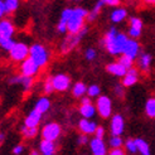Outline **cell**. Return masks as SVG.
<instances>
[{
    "label": "cell",
    "mask_w": 155,
    "mask_h": 155,
    "mask_svg": "<svg viewBox=\"0 0 155 155\" xmlns=\"http://www.w3.org/2000/svg\"><path fill=\"white\" fill-rule=\"evenodd\" d=\"M127 39L129 37L125 33H120L115 27H112L106 32L104 39L101 41V44L111 56H120L124 52Z\"/></svg>",
    "instance_id": "1"
},
{
    "label": "cell",
    "mask_w": 155,
    "mask_h": 155,
    "mask_svg": "<svg viewBox=\"0 0 155 155\" xmlns=\"http://www.w3.org/2000/svg\"><path fill=\"white\" fill-rule=\"evenodd\" d=\"M87 14H88V10L82 6L73 8L71 18L67 21V32L71 34L78 33L84 27V23H86V19H87Z\"/></svg>",
    "instance_id": "2"
},
{
    "label": "cell",
    "mask_w": 155,
    "mask_h": 155,
    "mask_svg": "<svg viewBox=\"0 0 155 155\" xmlns=\"http://www.w3.org/2000/svg\"><path fill=\"white\" fill-rule=\"evenodd\" d=\"M29 57L32 58L35 63L39 66V68L44 67L49 61V52L43 44L35 43L29 47Z\"/></svg>",
    "instance_id": "3"
},
{
    "label": "cell",
    "mask_w": 155,
    "mask_h": 155,
    "mask_svg": "<svg viewBox=\"0 0 155 155\" xmlns=\"http://www.w3.org/2000/svg\"><path fill=\"white\" fill-rule=\"evenodd\" d=\"M87 32H88V28L84 25L78 33H76V34H71V33H69L64 38V39H63L62 44H61V52L63 53V54H67V53L71 52L72 49H74L77 45L80 44L82 38L87 34Z\"/></svg>",
    "instance_id": "4"
},
{
    "label": "cell",
    "mask_w": 155,
    "mask_h": 155,
    "mask_svg": "<svg viewBox=\"0 0 155 155\" xmlns=\"http://www.w3.org/2000/svg\"><path fill=\"white\" fill-rule=\"evenodd\" d=\"M9 57L14 62H20L24 61L29 57V47L24 42H15L13 48L9 51Z\"/></svg>",
    "instance_id": "5"
},
{
    "label": "cell",
    "mask_w": 155,
    "mask_h": 155,
    "mask_svg": "<svg viewBox=\"0 0 155 155\" xmlns=\"http://www.w3.org/2000/svg\"><path fill=\"white\" fill-rule=\"evenodd\" d=\"M96 111L98 115L104 119H107L112 112V102L110 97L107 96H100L96 101Z\"/></svg>",
    "instance_id": "6"
},
{
    "label": "cell",
    "mask_w": 155,
    "mask_h": 155,
    "mask_svg": "<svg viewBox=\"0 0 155 155\" xmlns=\"http://www.w3.org/2000/svg\"><path fill=\"white\" fill-rule=\"evenodd\" d=\"M61 126L58 125V124L56 122H49L47 124L43 130H42V136L43 139H45V140H51V141H56L57 139L61 135Z\"/></svg>",
    "instance_id": "7"
},
{
    "label": "cell",
    "mask_w": 155,
    "mask_h": 155,
    "mask_svg": "<svg viewBox=\"0 0 155 155\" xmlns=\"http://www.w3.org/2000/svg\"><path fill=\"white\" fill-rule=\"evenodd\" d=\"M52 83L54 91L64 92L66 90H68L69 84H71V78L64 73H58L52 77Z\"/></svg>",
    "instance_id": "8"
},
{
    "label": "cell",
    "mask_w": 155,
    "mask_h": 155,
    "mask_svg": "<svg viewBox=\"0 0 155 155\" xmlns=\"http://www.w3.org/2000/svg\"><path fill=\"white\" fill-rule=\"evenodd\" d=\"M143 27H144V23L143 20L139 18V17H131L129 19V30H127V34L130 38H139L143 32Z\"/></svg>",
    "instance_id": "9"
},
{
    "label": "cell",
    "mask_w": 155,
    "mask_h": 155,
    "mask_svg": "<svg viewBox=\"0 0 155 155\" xmlns=\"http://www.w3.org/2000/svg\"><path fill=\"white\" fill-rule=\"evenodd\" d=\"M38 72H39V66H38L30 57H28L24 61L20 62V73L21 74L34 77Z\"/></svg>",
    "instance_id": "10"
},
{
    "label": "cell",
    "mask_w": 155,
    "mask_h": 155,
    "mask_svg": "<svg viewBox=\"0 0 155 155\" xmlns=\"http://www.w3.org/2000/svg\"><path fill=\"white\" fill-rule=\"evenodd\" d=\"M122 54L129 56L133 59L137 58V56L140 54V44H139V42L136 39H134V38L129 37V39H127V42L125 44V48H124Z\"/></svg>",
    "instance_id": "11"
},
{
    "label": "cell",
    "mask_w": 155,
    "mask_h": 155,
    "mask_svg": "<svg viewBox=\"0 0 155 155\" xmlns=\"http://www.w3.org/2000/svg\"><path fill=\"white\" fill-rule=\"evenodd\" d=\"M110 130H111V134L116 135V136H120L122 135L124 130H125V120L121 115H114L111 122H110Z\"/></svg>",
    "instance_id": "12"
},
{
    "label": "cell",
    "mask_w": 155,
    "mask_h": 155,
    "mask_svg": "<svg viewBox=\"0 0 155 155\" xmlns=\"http://www.w3.org/2000/svg\"><path fill=\"white\" fill-rule=\"evenodd\" d=\"M90 148H91V151L94 153V155H106L107 154L105 141L101 137L95 136L92 140H90Z\"/></svg>",
    "instance_id": "13"
},
{
    "label": "cell",
    "mask_w": 155,
    "mask_h": 155,
    "mask_svg": "<svg viewBox=\"0 0 155 155\" xmlns=\"http://www.w3.org/2000/svg\"><path fill=\"white\" fill-rule=\"evenodd\" d=\"M137 81H139V71L136 68L131 67L126 71L125 76L122 77V86L131 87V86H134V84H136Z\"/></svg>",
    "instance_id": "14"
},
{
    "label": "cell",
    "mask_w": 155,
    "mask_h": 155,
    "mask_svg": "<svg viewBox=\"0 0 155 155\" xmlns=\"http://www.w3.org/2000/svg\"><path fill=\"white\" fill-rule=\"evenodd\" d=\"M15 27L9 19H0V38H13Z\"/></svg>",
    "instance_id": "15"
},
{
    "label": "cell",
    "mask_w": 155,
    "mask_h": 155,
    "mask_svg": "<svg viewBox=\"0 0 155 155\" xmlns=\"http://www.w3.org/2000/svg\"><path fill=\"white\" fill-rule=\"evenodd\" d=\"M97 127V124L95 121H91L90 119L83 117L80 122H78V129L82 134H86V135H91V134H95V130Z\"/></svg>",
    "instance_id": "16"
},
{
    "label": "cell",
    "mask_w": 155,
    "mask_h": 155,
    "mask_svg": "<svg viewBox=\"0 0 155 155\" xmlns=\"http://www.w3.org/2000/svg\"><path fill=\"white\" fill-rule=\"evenodd\" d=\"M151 62H153V57L149 53H140L137 56V66L145 73L149 72V69L151 67Z\"/></svg>",
    "instance_id": "17"
},
{
    "label": "cell",
    "mask_w": 155,
    "mask_h": 155,
    "mask_svg": "<svg viewBox=\"0 0 155 155\" xmlns=\"http://www.w3.org/2000/svg\"><path fill=\"white\" fill-rule=\"evenodd\" d=\"M126 18H127V10L122 6H116V9H114L110 14V20L114 23V24L122 23Z\"/></svg>",
    "instance_id": "18"
},
{
    "label": "cell",
    "mask_w": 155,
    "mask_h": 155,
    "mask_svg": "<svg viewBox=\"0 0 155 155\" xmlns=\"http://www.w3.org/2000/svg\"><path fill=\"white\" fill-rule=\"evenodd\" d=\"M106 71H107L108 73L116 76V77H124V76H125V73H126V71H127V68H125V67H124V66L120 63V62L117 61V62H112V63H108V64L106 66Z\"/></svg>",
    "instance_id": "19"
},
{
    "label": "cell",
    "mask_w": 155,
    "mask_h": 155,
    "mask_svg": "<svg viewBox=\"0 0 155 155\" xmlns=\"http://www.w3.org/2000/svg\"><path fill=\"white\" fill-rule=\"evenodd\" d=\"M41 119H42V114L34 108V110H32L30 114L27 116V119L24 121V125L25 126H30V127L32 126H38L39 125V122H41Z\"/></svg>",
    "instance_id": "20"
},
{
    "label": "cell",
    "mask_w": 155,
    "mask_h": 155,
    "mask_svg": "<svg viewBox=\"0 0 155 155\" xmlns=\"http://www.w3.org/2000/svg\"><path fill=\"white\" fill-rule=\"evenodd\" d=\"M39 149H41L42 155H54V153H56V145H54V141L43 139L41 141Z\"/></svg>",
    "instance_id": "21"
},
{
    "label": "cell",
    "mask_w": 155,
    "mask_h": 155,
    "mask_svg": "<svg viewBox=\"0 0 155 155\" xmlns=\"http://www.w3.org/2000/svg\"><path fill=\"white\" fill-rule=\"evenodd\" d=\"M105 6V4H104V2L102 0H97V2L95 3V5H94V8H92V10L91 12H88V14H87V21H95L96 19H97V17H98V14L101 13V10H102V8Z\"/></svg>",
    "instance_id": "22"
},
{
    "label": "cell",
    "mask_w": 155,
    "mask_h": 155,
    "mask_svg": "<svg viewBox=\"0 0 155 155\" xmlns=\"http://www.w3.org/2000/svg\"><path fill=\"white\" fill-rule=\"evenodd\" d=\"M80 114L82 115V117L86 119H92L96 115V106L92 104H87V105H81L80 107Z\"/></svg>",
    "instance_id": "23"
},
{
    "label": "cell",
    "mask_w": 155,
    "mask_h": 155,
    "mask_svg": "<svg viewBox=\"0 0 155 155\" xmlns=\"http://www.w3.org/2000/svg\"><path fill=\"white\" fill-rule=\"evenodd\" d=\"M49 107H51V101H49V100H48L47 97H41V98L35 102V107H34V108L43 115L44 112H47V111L49 110Z\"/></svg>",
    "instance_id": "24"
},
{
    "label": "cell",
    "mask_w": 155,
    "mask_h": 155,
    "mask_svg": "<svg viewBox=\"0 0 155 155\" xmlns=\"http://www.w3.org/2000/svg\"><path fill=\"white\" fill-rule=\"evenodd\" d=\"M135 144H136L137 151L140 153L141 155H151V153H150V146H149L148 143L144 140V139H135Z\"/></svg>",
    "instance_id": "25"
},
{
    "label": "cell",
    "mask_w": 155,
    "mask_h": 155,
    "mask_svg": "<svg viewBox=\"0 0 155 155\" xmlns=\"http://www.w3.org/2000/svg\"><path fill=\"white\" fill-rule=\"evenodd\" d=\"M21 134L25 139H32V137H35L37 134H38V126H25L23 125L21 126Z\"/></svg>",
    "instance_id": "26"
},
{
    "label": "cell",
    "mask_w": 155,
    "mask_h": 155,
    "mask_svg": "<svg viewBox=\"0 0 155 155\" xmlns=\"http://www.w3.org/2000/svg\"><path fill=\"white\" fill-rule=\"evenodd\" d=\"M86 92H87V87L83 82H77L72 88V94L74 97H82Z\"/></svg>",
    "instance_id": "27"
},
{
    "label": "cell",
    "mask_w": 155,
    "mask_h": 155,
    "mask_svg": "<svg viewBox=\"0 0 155 155\" xmlns=\"http://www.w3.org/2000/svg\"><path fill=\"white\" fill-rule=\"evenodd\" d=\"M145 114L151 119H155V97L149 98L145 104Z\"/></svg>",
    "instance_id": "28"
},
{
    "label": "cell",
    "mask_w": 155,
    "mask_h": 155,
    "mask_svg": "<svg viewBox=\"0 0 155 155\" xmlns=\"http://www.w3.org/2000/svg\"><path fill=\"white\" fill-rule=\"evenodd\" d=\"M4 4H5V8H6V13L12 14V13H15L18 10L20 2L19 0H4Z\"/></svg>",
    "instance_id": "29"
},
{
    "label": "cell",
    "mask_w": 155,
    "mask_h": 155,
    "mask_svg": "<svg viewBox=\"0 0 155 155\" xmlns=\"http://www.w3.org/2000/svg\"><path fill=\"white\" fill-rule=\"evenodd\" d=\"M33 83H34V81H33V77H30V76H24V74H20V82H19V84H21L23 88H24V91H28V90L32 88Z\"/></svg>",
    "instance_id": "30"
},
{
    "label": "cell",
    "mask_w": 155,
    "mask_h": 155,
    "mask_svg": "<svg viewBox=\"0 0 155 155\" xmlns=\"http://www.w3.org/2000/svg\"><path fill=\"white\" fill-rule=\"evenodd\" d=\"M14 44H15V41L13 38H0V48L5 52H9Z\"/></svg>",
    "instance_id": "31"
},
{
    "label": "cell",
    "mask_w": 155,
    "mask_h": 155,
    "mask_svg": "<svg viewBox=\"0 0 155 155\" xmlns=\"http://www.w3.org/2000/svg\"><path fill=\"white\" fill-rule=\"evenodd\" d=\"M119 62L127 69L134 66V59L131 57H129V56H125V54H121L120 58H119Z\"/></svg>",
    "instance_id": "32"
},
{
    "label": "cell",
    "mask_w": 155,
    "mask_h": 155,
    "mask_svg": "<svg viewBox=\"0 0 155 155\" xmlns=\"http://www.w3.org/2000/svg\"><path fill=\"white\" fill-rule=\"evenodd\" d=\"M111 148H121L124 145V141L120 136H116V135H112V137L110 139V141H108Z\"/></svg>",
    "instance_id": "33"
},
{
    "label": "cell",
    "mask_w": 155,
    "mask_h": 155,
    "mask_svg": "<svg viewBox=\"0 0 155 155\" xmlns=\"http://www.w3.org/2000/svg\"><path fill=\"white\" fill-rule=\"evenodd\" d=\"M43 91H44V94H47V95L52 94V92L54 91L53 83H52V77H48V78L45 80V82H44V84H43Z\"/></svg>",
    "instance_id": "34"
},
{
    "label": "cell",
    "mask_w": 155,
    "mask_h": 155,
    "mask_svg": "<svg viewBox=\"0 0 155 155\" xmlns=\"http://www.w3.org/2000/svg\"><path fill=\"white\" fill-rule=\"evenodd\" d=\"M100 92H101V90H100V87L97 84H91V86L87 88V95L90 97H97L100 95Z\"/></svg>",
    "instance_id": "35"
},
{
    "label": "cell",
    "mask_w": 155,
    "mask_h": 155,
    "mask_svg": "<svg viewBox=\"0 0 155 155\" xmlns=\"http://www.w3.org/2000/svg\"><path fill=\"white\" fill-rule=\"evenodd\" d=\"M125 148L129 153L131 154H135L137 151V148H136V144H135V140H133V139H129V140H126L125 143Z\"/></svg>",
    "instance_id": "36"
},
{
    "label": "cell",
    "mask_w": 155,
    "mask_h": 155,
    "mask_svg": "<svg viewBox=\"0 0 155 155\" xmlns=\"http://www.w3.org/2000/svg\"><path fill=\"white\" fill-rule=\"evenodd\" d=\"M72 10H73V8H64L61 13V19L59 20H63V21L67 23L68 19L71 18V15H72Z\"/></svg>",
    "instance_id": "37"
},
{
    "label": "cell",
    "mask_w": 155,
    "mask_h": 155,
    "mask_svg": "<svg viewBox=\"0 0 155 155\" xmlns=\"http://www.w3.org/2000/svg\"><path fill=\"white\" fill-rule=\"evenodd\" d=\"M96 56H97V52L94 48H87L86 52H84V58H86L87 61H90V62L94 61L96 58Z\"/></svg>",
    "instance_id": "38"
},
{
    "label": "cell",
    "mask_w": 155,
    "mask_h": 155,
    "mask_svg": "<svg viewBox=\"0 0 155 155\" xmlns=\"http://www.w3.org/2000/svg\"><path fill=\"white\" fill-rule=\"evenodd\" d=\"M57 32L61 34H64L67 32V23L63 20H59L58 24H57Z\"/></svg>",
    "instance_id": "39"
},
{
    "label": "cell",
    "mask_w": 155,
    "mask_h": 155,
    "mask_svg": "<svg viewBox=\"0 0 155 155\" xmlns=\"http://www.w3.org/2000/svg\"><path fill=\"white\" fill-rule=\"evenodd\" d=\"M104 4L107 5V6H112V8H116L121 4L122 0H102Z\"/></svg>",
    "instance_id": "40"
},
{
    "label": "cell",
    "mask_w": 155,
    "mask_h": 155,
    "mask_svg": "<svg viewBox=\"0 0 155 155\" xmlns=\"http://www.w3.org/2000/svg\"><path fill=\"white\" fill-rule=\"evenodd\" d=\"M106 155H126L121 148H111V150L108 151Z\"/></svg>",
    "instance_id": "41"
},
{
    "label": "cell",
    "mask_w": 155,
    "mask_h": 155,
    "mask_svg": "<svg viewBox=\"0 0 155 155\" xmlns=\"http://www.w3.org/2000/svg\"><path fill=\"white\" fill-rule=\"evenodd\" d=\"M95 136L104 139V136H105V129L102 126H97L96 130H95Z\"/></svg>",
    "instance_id": "42"
},
{
    "label": "cell",
    "mask_w": 155,
    "mask_h": 155,
    "mask_svg": "<svg viewBox=\"0 0 155 155\" xmlns=\"http://www.w3.org/2000/svg\"><path fill=\"white\" fill-rule=\"evenodd\" d=\"M6 8H5V4H4V0H0V19H3L5 15H6Z\"/></svg>",
    "instance_id": "43"
},
{
    "label": "cell",
    "mask_w": 155,
    "mask_h": 155,
    "mask_svg": "<svg viewBox=\"0 0 155 155\" xmlns=\"http://www.w3.org/2000/svg\"><path fill=\"white\" fill-rule=\"evenodd\" d=\"M87 143H90L88 136H87L86 134L80 135V137H78V144H80V145H84V144H87Z\"/></svg>",
    "instance_id": "44"
},
{
    "label": "cell",
    "mask_w": 155,
    "mask_h": 155,
    "mask_svg": "<svg viewBox=\"0 0 155 155\" xmlns=\"http://www.w3.org/2000/svg\"><path fill=\"white\" fill-rule=\"evenodd\" d=\"M115 92H116V95L117 96H124V86H122V83L121 84H117V86L115 87Z\"/></svg>",
    "instance_id": "45"
},
{
    "label": "cell",
    "mask_w": 155,
    "mask_h": 155,
    "mask_svg": "<svg viewBox=\"0 0 155 155\" xmlns=\"http://www.w3.org/2000/svg\"><path fill=\"white\" fill-rule=\"evenodd\" d=\"M23 150H24V148H23V145H17L15 148L13 149V154L14 155H20L23 153Z\"/></svg>",
    "instance_id": "46"
},
{
    "label": "cell",
    "mask_w": 155,
    "mask_h": 155,
    "mask_svg": "<svg viewBox=\"0 0 155 155\" xmlns=\"http://www.w3.org/2000/svg\"><path fill=\"white\" fill-rule=\"evenodd\" d=\"M87 104H91V100H90V96L88 97H81V105H87Z\"/></svg>",
    "instance_id": "47"
},
{
    "label": "cell",
    "mask_w": 155,
    "mask_h": 155,
    "mask_svg": "<svg viewBox=\"0 0 155 155\" xmlns=\"http://www.w3.org/2000/svg\"><path fill=\"white\" fill-rule=\"evenodd\" d=\"M143 2L148 5H155V0H143Z\"/></svg>",
    "instance_id": "48"
},
{
    "label": "cell",
    "mask_w": 155,
    "mask_h": 155,
    "mask_svg": "<svg viewBox=\"0 0 155 155\" xmlns=\"http://www.w3.org/2000/svg\"><path fill=\"white\" fill-rule=\"evenodd\" d=\"M29 155H39V151H37V150H32L29 153Z\"/></svg>",
    "instance_id": "49"
},
{
    "label": "cell",
    "mask_w": 155,
    "mask_h": 155,
    "mask_svg": "<svg viewBox=\"0 0 155 155\" xmlns=\"http://www.w3.org/2000/svg\"><path fill=\"white\" fill-rule=\"evenodd\" d=\"M3 140H4V135H3L2 133H0V143H2Z\"/></svg>",
    "instance_id": "50"
},
{
    "label": "cell",
    "mask_w": 155,
    "mask_h": 155,
    "mask_svg": "<svg viewBox=\"0 0 155 155\" xmlns=\"http://www.w3.org/2000/svg\"><path fill=\"white\" fill-rule=\"evenodd\" d=\"M72 2H81V0H72Z\"/></svg>",
    "instance_id": "51"
}]
</instances>
